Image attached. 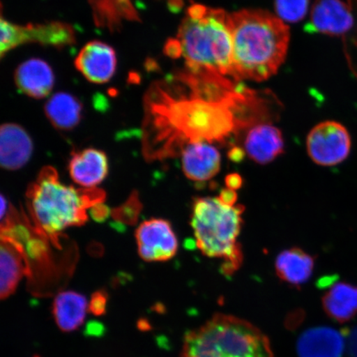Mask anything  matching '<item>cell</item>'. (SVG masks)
I'll list each match as a JSON object with an SVG mask.
<instances>
[{"label": "cell", "mask_w": 357, "mask_h": 357, "mask_svg": "<svg viewBox=\"0 0 357 357\" xmlns=\"http://www.w3.org/2000/svg\"><path fill=\"white\" fill-rule=\"evenodd\" d=\"M181 357H274L269 338L236 317L216 314L185 334Z\"/></svg>", "instance_id": "6"}, {"label": "cell", "mask_w": 357, "mask_h": 357, "mask_svg": "<svg viewBox=\"0 0 357 357\" xmlns=\"http://www.w3.org/2000/svg\"><path fill=\"white\" fill-rule=\"evenodd\" d=\"M310 2V0H275V10L281 20L298 22L305 17Z\"/></svg>", "instance_id": "23"}, {"label": "cell", "mask_w": 357, "mask_h": 357, "mask_svg": "<svg viewBox=\"0 0 357 357\" xmlns=\"http://www.w3.org/2000/svg\"><path fill=\"white\" fill-rule=\"evenodd\" d=\"M71 178L84 188H95L109 172V160L104 151L96 149L75 153L69 162Z\"/></svg>", "instance_id": "17"}, {"label": "cell", "mask_w": 357, "mask_h": 357, "mask_svg": "<svg viewBox=\"0 0 357 357\" xmlns=\"http://www.w3.org/2000/svg\"><path fill=\"white\" fill-rule=\"evenodd\" d=\"M244 207L229 206L218 197H199L192 205L191 227L196 245L203 255L223 260L222 274L233 275L243 264L238 236L242 230Z\"/></svg>", "instance_id": "5"}, {"label": "cell", "mask_w": 357, "mask_h": 357, "mask_svg": "<svg viewBox=\"0 0 357 357\" xmlns=\"http://www.w3.org/2000/svg\"><path fill=\"white\" fill-rule=\"evenodd\" d=\"M322 298L325 314L337 323L349 322L357 314V287L347 282H334Z\"/></svg>", "instance_id": "20"}, {"label": "cell", "mask_w": 357, "mask_h": 357, "mask_svg": "<svg viewBox=\"0 0 357 357\" xmlns=\"http://www.w3.org/2000/svg\"><path fill=\"white\" fill-rule=\"evenodd\" d=\"M139 212V202L137 199L128 200L123 207L119 208L114 212L116 220L125 222H132L137 220Z\"/></svg>", "instance_id": "25"}, {"label": "cell", "mask_w": 357, "mask_h": 357, "mask_svg": "<svg viewBox=\"0 0 357 357\" xmlns=\"http://www.w3.org/2000/svg\"><path fill=\"white\" fill-rule=\"evenodd\" d=\"M45 112L53 126L61 130H70L82 119V105L70 93H57L47 101Z\"/></svg>", "instance_id": "22"}, {"label": "cell", "mask_w": 357, "mask_h": 357, "mask_svg": "<svg viewBox=\"0 0 357 357\" xmlns=\"http://www.w3.org/2000/svg\"><path fill=\"white\" fill-rule=\"evenodd\" d=\"M165 53L173 58V59H177V58L182 56V49L180 42L178 39H169L165 46Z\"/></svg>", "instance_id": "27"}, {"label": "cell", "mask_w": 357, "mask_h": 357, "mask_svg": "<svg viewBox=\"0 0 357 357\" xmlns=\"http://www.w3.org/2000/svg\"><path fill=\"white\" fill-rule=\"evenodd\" d=\"M108 294L105 290H98L92 294L91 300L89 303V310L95 316L104 315L107 310Z\"/></svg>", "instance_id": "26"}, {"label": "cell", "mask_w": 357, "mask_h": 357, "mask_svg": "<svg viewBox=\"0 0 357 357\" xmlns=\"http://www.w3.org/2000/svg\"><path fill=\"white\" fill-rule=\"evenodd\" d=\"M231 16L236 80L261 82L273 77L287 55L288 25L279 17L261 10H243Z\"/></svg>", "instance_id": "2"}, {"label": "cell", "mask_w": 357, "mask_h": 357, "mask_svg": "<svg viewBox=\"0 0 357 357\" xmlns=\"http://www.w3.org/2000/svg\"><path fill=\"white\" fill-rule=\"evenodd\" d=\"M28 206L38 233L59 245L62 231L82 226L87 209L104 202L105 193L96 188L77 190L62 184L57 172L46 167L26 192Z\"/></svg>", "instance_id": "4"}, {"label": "cell", "mask_w": 357, "mask_h": 357, "mask_svg": "<svg viewBox=\"0 0 357 357\" xmlns=\"http://www.w3.org/2000/svg\"><path fill=\"white\" fill-rule=\"evenodd\" d=\"M347 342L351 357H357V326L348 335Z\"/></svg>", "instance_id": "31"}, {"label": "cell", "mask_w": 357, "mask_h": 357, "mask_svg": "<svg viewBox=\"0 0 357 357\" xmlns=\"http://www.w3.org/2000/svg\"><path fill=\"white\" fill-rule=\"evenodd\" d=\"M306 145L312 162L319 166L334 167L349 156L351 137L344 125L327 120L312 128Z\"/></svg>", "instance_id": "7"}, {"label": "cell", "mask_w": 357, "mask_h": 357, "mask_svg": "<svg viewBox=\"0 0 357 357\" xmlns=\"http://www.w3.org/2000/svg\"><path fill=\"white\" fill-rule=\"evenodd\" d=\"M177 39L189 70L238 82L234 67L231 13L222 8L193 4L178 28Z\"/></svg>", "instance_id": "3"}, {"label": "cell", "mask_w": 357, "mask_h": 357, "mask_svg": "<svg viewBox=\"0 0 357 357\" xmlns=\"http://www.w3.org/2000/svg\"><path fill=\"white\" fill-rule=\"evenodd\" d=\"M183 172L189 180L206 182L217 176L221 169V155L208 142H190L181 150Z\"/></svg>", "instance_id": "13"}, {"label": "cell", "mask_w": 357, "mask_h": 357, "mask_svg": "<svg viewBox=\"0 0 357 357\" xmlns=\"http://www.w3.org/2000/svg\"><path fill=\"white\" fill-rule=\"evenodd\" d=\"M89 305L83 294L75 291H63L56 294L53 302V317L61 331L74 332L86 319Z\"/></svg>", "instance_id": "21"}, {"label": "cell", "mask_w": 357, "mask_h": 357, "mask_svg": "<svg viewBox=\"0 0 357 357\" xmlns=\"http://www.w3.org/2000/svg\"><path fill=\"white\" fill-rule=\"evenodd\" d=\"M135 236L138 253L146 261H167L177 253V236L166 220L151 218L142 222Z\"/></svg>", "instance_id": "9"}, {"label": "cell", "mask_w": 357, "mask_h": 357, "mask_svg": "<svg viewBox=\"0 0 357 357\" xmlns=\"http://www.w3.org/2000/svg\"><path fill=\"white\" fill-rule=\"evenodd\" d=\"M344 348V333L329 327L307 329L297 342L298 357H342Z\"/></svg>", "instance_id": "16"}, {"label": "cell", "mask_w": 357, "mask_h": 357, "mask_svg": "<svg viewBox=\"0 0 357 357\" xmlns=\"http://www.w3.org/2000/svg\"><path fill=\"white\" fill-rule=\"evenodd\" d=\"M109 213V208L100 204L92 208L91 215L96 221L102 222L108 217Z\"/></svg>", "instance_id": "30"}, {"label": "cell", "mask_w": 357, "mask_h": 357, "mask_svg": "<svg viewBox=\"0 0 357 357\" xmlns=\"http://www.w3.org/2000/svg\"><path fill=\"white\" fill-rule=\"evenodd\" d=\"M218 199H220L221 202L229 205V206H234L238 201V194L236 192L230 189H223L220 192V195H218Z\"/></svg>", "instance_id": "28"}, {"label": "cell", "mask_w": 357, "mask_h": 357, "mask_svg": "<svg viewBox=\"0 0 357 357\" xmlns=\"http://www.w3.org/2000/svg\"><path fill=\"white\" fill-rule=\"evenodd\" d=\"M230 159L234 160V162H240L243 158L244 153L240 149H234L230 151Z\"/></svg>", "instance_id": "32"}, {"label": "cell", "mask_w": 357, "mask_h": 357, "mask_svg": "<svg viewBox=\"0 0 357 357\" xmlns=\"http://www.w3.org/2000/svg\"><path fill=\"white\" fill-rule=\"evenodd\" d=\"M275 268L281 280L298 288L310 279L314 272V258L301 248H292L279 254Z\"/></svg>", "instance_id": "19"}, {"label": "cell", "mask_w": 357, "mask_h": 357, "mask_svg": "<svg viewBox=\"0 0 357 357\" xmlns=\"http://www.w3.org/2000/svg\"><path fill=\"white\" fill-rule=\"evenodd\" d=\"M17 88L34 99H43L54 86V74L46 61L30 59L17 67L15 75Z\"/></svg>", "instance_id": "18"}, {"label": "cell", "mask_w": 357, "mask_h": 357, "mask_svg": "<svg viewBox=\"0 0 357 357\" xmlns=\"http://www.w3.org/2000/svg\"><path fill=\"white\" fill-rule=\"evenodd\" d=\"M355 17L351 8L342 0H315L305 30L330 37L342 38L354 29Z\"/></svg>", "instance_id": "10"}, {"label": "cell", "mask_w": 357, "mask_h": 357, "mask_svg": "<svg viewBox=\"0 0 357 357\" xmlns=\"http://www.w3.org/2000/svg\"><path fill=\"white\" fill-rule=\"evenodd\" d=\"M75 65L89 82L104 84L114 77L117 58L114 49L108 44L93 41L80 50Z\"/></svg>", "instance_id": "12"}, {"label": "cell", "mask_w": 357, "mask_h": 357, "mask_svg": "<svg viewBox=\"0 0 357 357\" xmlns=\"http://www.w3.org/2000/svg\"><path fill=\"white\" fill-rule=\"evenodd\" d=\"M245 153L259 165L270 164L284 153L282 132L269 123H261L250 129L244 142Z\"/></svg>", "instance_id": "14"}, {"label": "cell", "mask_w": 357, "mask_h": 357, "mask_svg": "<svg viewBox=\"0 0 357 357\" xmlns=\"http://www.w3.org/2000/svg\"><path fill=\"white\" fill-rule=\"evenodd\" d=\"M0 271V296L2 300L15 293L24 276L32 278L33 275L24 245L6 236H1Z\"/></svg>", "instance_id": "11"}, {"label": "cell", "mask_w": 357, "mask_h": 357, "mask_svg": "<svg viewBox=\"0 0 357 357\" xmlns=\"http://www.w3.org/2000/svg\"><path fill=\"white\" fill-rule=\"evenodd\" d=\"M178 78L185 91L172 95L160 89L151 109L169 150L190 142H225L242 129L264 123L265 99L240 82L190 70Z\"/></svg>", "instance_id": "1"}, {"label": "cell", "mask_w": 357, "mask_h": 357, "mask_svg": "<svg viewBox=\"0 0 357 357\" xmlns=\"http://www.w3.org/2000/svg\"><path fill=\"white\" fill-rule=\"evenodd\" d=\"M32 139L15 123L2 125L0 130V163L8 171H16L28 163L33 154Z\"/></svg>", "instance_id": "15"}, {"label": "cell", "mask_w": 357, "mask_h": 357, "mask_svg": "<svg viewBox=\"0 0 357 357\" xmlns=\"http://www.w3.org/2000/svg\"><path fill=\"white\" fill-rule=\"evenodd\" d=\"M243 178L238 173H231L225 178V184L227 189L238 190L243 185Z\"/></svg>", "instance_id": "29"}, {"label": "cell", "mask_w": 357, "mask_h": 357, "mask_svg": "<svg viewBox=\"0 0 357 357\" xmlns=\"http://www.w3.org/2000/svg\"><path fill=\"white\" fill-rule=\"evenodd\" d=\"M355 17L354 29L343 38V48L348 68L357 82V0H347Z\"/></svg>", "instance_id": "24"}, {"label": "cell", "mask_w": 357, "mask_h": 357, "mask_svg": "<svg viewBox=\"0 0 357 357\" xmlns=\"http://www.w3.org/2000/svg\"><path fill=\"white\" fill-rule=\"evenodd\" d=\"M0 30V53L2 56L11 49L26 43L33 42L54 47H65L75 42L73 28L58 22L22 26L1 19Z\"/></svg>", "instance_id": "8"}]
</instances>
